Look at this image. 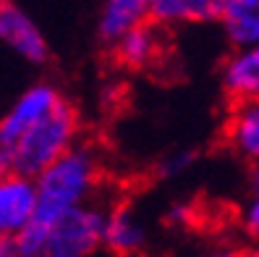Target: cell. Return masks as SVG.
Here are the masks:
<instances>
[{"mask_svg":"<svg viewBox=\"0 0 259 257\" xmlns=\"http://www.w3.org/2000/svg\"><path fill=\"white\" fill-rule=\"evenodd\" d=\"M97 181H100V160L95 150L73 144L42 173L34 176L37 202L32 221L50 229L63 213L89 202Z\"/></svg>","mask_w":259,"mask_h":257,"instance_id":"1","label":"cell"},{"mask_svg":"<svg viewBox=\"0 0 259 257\" xmlns=\"http://www.w3.org/2000/svg\"><path fill=\"white\" fill-rule=\"evenodd\" d=\"M76 134H79V116L71 102L60 97L55 108L11 147L13 173L34 178L76 144Z\"/></svg>","mask_w":259,"mask_h":257,"instance_id":"2","label":"cell"},{"mask_svg":"<svg viewBox=\"0 0 259 257\" xmlns=\"http://www.w3.org/2000/svg\"><path fill=\"white\" fill-rule=\"evenodd\" d=\"M102 229L105 210L84 202L50 226L34 257H89L102 244Z\"/></svg>","mask_w":259,"mask_h":257,"instance_id":"3","label":"cell"},{"mask_svg":"<svg viewBox=\"0 0 259 257\" xmlns=\"http://www.w3.org/2000/svg\"><path fill=\"white\" fill-rule=\"evenodd\" d=\"M58 102H60V92L48 82H39V84H32L29 89H24L16 97V102L6 111V116L0 118V147H13Z\"/></svg>","mask_w":259,"mask_h":257,"instance_id":"4","label":"cell"},{"mask_svg":"<svg viewBox=\"0 0 259 257\" xmlns=\"http://www.w3.org/2000/svg\"><path fill=\"white\" fill-rule=\"evenodd\" d=\"M0 42L29 63H45L50 55L48 40L34 19L21 6L8 3V0L0 3Z\"/></svg>","mask_w":259,"mask_h":257,"instance_id":"5","label":"cell"},{"mask_svg":"<svg viewBox=\"0 0 259 257\" xmlns=\"http://www.w3.org/2000/svg\"><path fill=\"white\" fill-rule=\"evenodd\" d=\"M34 202V178L19 173L0 176V234H16L32 218Z\"/></svg>","mask_w":259,"mask_h":257,"instance_id":"6","label":"cell"},{"mask_svg":"<svg viewBox=\"0 0 259 257\" xmlns=\"http://www.w3.org/2000/svg\"><path fill=\"white\" fill-rule=\"evenodd\" d=\"M223 89L236 102L259 97V45L233 50L223 66Z\"/></svg>","mask_w":259,"mask_h":257,"instance_id":"7","label":"cell"},{"mask_svg":"<svg viewBox=\"0 0 259 257\" xmlns=\"http://www.w3.org/2000/svg\"><path fill=\"white\" fill-rule=\"evenodd\" d=\"M149 13H152V0H105L97 19L100 40L113 45L131 26L149 21Z\"/></svg>","mask_w":259,"mask_h":257,"instance_id":"8","label":"cell"},{"mask_svg":"<svg viewBox=\"0 0 259 257\" xmlns=\"http://www.w3.org/2000/svg\"><path fill=\"white\" fill-rule=\"evenodd\" d=\"M102 244L115 254H136L147 244V231L134 215V210L118 207L105 215V229H102Z\"/></svg>","mask_w":259,"mask_h":257,"instance_id":"9","label":"cell"},{"mask_svg":"<svg viewBox=\"0 0 259 257\" xmlns=\"http://www.w3.org/2000/svg\"><path fill=\"white\" fill-rule=\"evenodd\" d=\"M218 21L233 48L259 45V0H225Z\"/></svg>","mask_w":259,"mask_h":257,"instance_id":"10","label":"cell"},{"mask_svg":"<svg viewBox=\"0 0 259 257\" xmlns=\"http://www.w3.org/2000/svg\"><path fill=\"white\" fill-rule=\"evenodd\" d=\"M225 0H152V13L162 26H176V24H204V21H218Z\"/></svg>","mask_w":259,"mask_h":257,"instance_id":"11","label":"cell"},{"mask_svg":"<svg viewBox=\"0 0 259 257\" xmlns=\"http://www.w3.org/2000/svg\"><path fill=\"white\" fill-rule=\"evenodd\" d=\"M228 142L241 158L259 163V97L238 102L228 124Z\"/></svg>","mask_w":259,"mask_h":257,"instance_id":"12","label":"cell"},{"mask_svg":"<svg viewBox=\"0 0 259 257\" xmlns=\"http://www.w3.org/2000/svg\"><path fill=\"white\" fill-rule=\"evenodd\" d=\"M115 55L123 66L128 68H144L155 60L160 50V34L155 26H149L147 21L131 26L128 32H123L115 42Z\"/></svg>","mask_w":259,"mask_h":257,"instance_id":"13","label":"cell"},{"mask_svg":"<svg viewBox=\"0 0 259 257\" xmlns=\"http://www.w3.org/2000/svg\"><path fill=\"white\" fill-rule=\"evenodd\" d=\"M243 229H246L249 236L259 239V194H251V200L246 202V207H243Z\"/></svg>","mask_w":259,"mask_h":257,"instance_id":"14","label":"cell"},{"mask_svg":"<svg viewBox=\"0 0 259 257\" xmlns=\"http://www.w3.org/2000/svg\"><path fill=\"white\" fill-rule=\"evenodd\" d=\"M191 155L189 153H176V155H170L165 163H162V176H176V173H181V171H186L189 165H191Z\"/></svg>","mask_w":259,"mask_h":257,"instance_id":"15","label":"cell"},{"mask_svg":"<svg viewBox=\"0 0 259 257\" xmlns=\"http://www.w3.org/2000/svg\"><path fill=\"white\" fill-rule=\"evenodd\" d=\"M0 257H19L13 234H0Z\"/></svg>","mask_w":259,"mask_h":257,"instance_id":"16","label":"cell"},{"mask_svg":"<svg viewBox=\"0 0 259 257\" xmlns=\"http://www.w3.org/2000/svg\"><path fill=\"white\" fill-rule=\"evenodd\" d=\"M191 218V207L189 205H173L167 210V221L170 223H186Z\"/></svg>","mask_w":259,"mask_h":257,"instance_id":"17","label":"cell"},{"mask_svg":"<svg viewBox=\"0 0 259 257\" xmlns=\"http://www.w3.org/2000/svg\"><path fill=\"white\" fill-rule=\"evenodd\" d=\"M13 173V163H11V147H0V176Z\"/></svg>","mask_w":259,"mask_h":257,"instance_id":"18","label":"cell"},{"mask_svg":"<svg viewBox=\"0 0 259 257\" xmlns=\"http://www.w3.org/2000/svg\"><path fill=\"white\" fill-rule=\"evenodd\" d=\"M249 192L259 194V163H251V171H249Z\"/></svg>","mask_w":259,"mask_h":257,"instance_id":"19","label":"cell"},{"mask_svg":"<svg viewBox=\"0 0 259 257\" xmlns=\"http://www.w3.org/2000/svg\"><path fill=\"white\" fill-rule=\"evenodd\" d=\"M0 3H3V0H0Z\"/></svg>","mask_w":259,"mask_h":257,"instance_id":"20","label":"cell"}]
</instances>
